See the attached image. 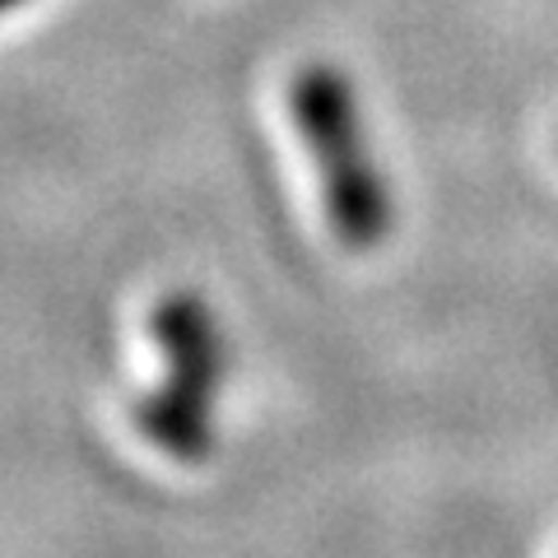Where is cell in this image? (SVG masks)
Returning <instances> with one entry per match:
<instances>
[{
	"label": "cell",
	"mask_w": 558,
	"mask_h": 558,
	"mask_svg": "<svg viewBox=\"0 0 558 558\" xmlns=\"http://www.w3.org/2000/svg\"><path fill=\"white\" fill-rule=\"evenodd\" d=\"M159 349V387L131 400V424L159 457L201 465L215 451V396L223 381V336L209 303L191 289H168L149 312Z\"/></svg>",
	"instance_id": "obj_2"
},
{
	"label": "cell",
	"mask_w": 558,
	"mask_h": 558,
	"mask_svg": "<svg viewBox=\"0 0 558 558\" xmlns=\"http://www.w3.org/2000/svg\"><path fill=\"white\" fill-rule=\"evenodd\" d=\"M284 108L303 135L317 168V191L326 205V229L344 252H377L391 238L396 205L391 186L363 135L359 94L349 75L330 61H307L289 75Z\"/></svg>",
	"instance_id": "obj_1"
},
{
	"label": "cell",
	"mask_w": 558,
	"mask_h": 558,
	"mask_svg": "<svg viewBox=\"0 0 558 558\" xmlns=\"http://www.w3.org/2000/svg\"><path fill=\"white\" fill-rule=\"evenodd\" d=\"M20 5H28V0H0V20H5V14H14Z\"/></svg>",
	"instance_id": "obj_3"
}]
</instances>
